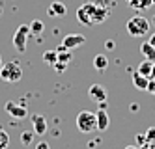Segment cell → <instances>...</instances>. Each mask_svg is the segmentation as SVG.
Masks as SVG:
<instances>
[{"label":"cell","instance_id":"1","mask_svg":"<svg viewBox=\"0 0 155 149\" xmlns=\"http://www.w3.org/2000/svg\"><path fill=\"white\" fill-rule=\"evenodd\" d=\"M125 28L129 32V36H133V37H144L150 32V21L146 17H142V15H135V17H131L127 21Z\"/></svg>","mask_w":155,"mask_h":149},{"label":"cell","instance_id":"2","mask_svg":"<svg viewBox=\"0 0 155 149\" xmlns=\"http://www.w3.org/2000/svg\"><path fill=\"white\" fill-rule=\"evenodd\" d=\"M77 129L84 134H90L97 129V119H95V114L90 110H82L77 114Z\"/></svg>","mask_w":155,"mask_h":149},{"label":"cell","instance_id":"3","mask_svg":"<svg viewBox=\"0 0 155 149\" xmlns=\"http://www.w3.org/2000/svg\"><path fill=\"white\" fill-rule=\"evenodd\" d=\"M0 78L4 82H12V84L19 82L23 78V69H21V65L17 62H6L0 67Z\"/></svg>","mask_w":155,"mask_h":149},{"label":"cell","instance_id":"4","mask_svg":"<svg viewBox=\"0 0 155 149\" xmlns=\"http://www.w3.org/2000/svg\"><path fill=\"white\" fill-rule=\"evenodd\" d=\"M28 36H30V28L28 24H21L15 34H13V47L19 52H25L26 50V43H28Z\"/></svg>","mask_w":155,"mask_h":149},{"label":"cell","instance_id":"5","mask_svg":"<svg viewBox=\"0 0 155 149\" xmlns=\"http://www.w3.org/2000/svg\"><path fill=\"white\" fill-rule=\"evenodd\" d=\"M4 110L12 116L13 119H25L26 116H28V108H26V105H17V102H13V101H8L6 105H4Z\"/></svg>","mask_w":155,"mask_h":149},{"label":"cell","instance_id":"6","mask_svg":"<svg viewBox=\"0 0 155 149\" xmlns=\"http://www.w3.org/2000/svg\"><path fill=\"white\" fill-rule=\"evenodd\" d=\"M94 2H84L79 9H77V21L82 22L86 26H92V11H94Z\"/></svg>","mask_w":155,"mask_h":149},{"label":"cell","instance_id":"7","mask_svg":"<svg viewBox=\"0 0 155 149\" xmlns=\"http://www.w3.org/2000/svg\"><path fill=\"white\" fill-rule=\"evenodd\" d=\"M32 131H34L36 136H45L49 131V123L47 119L41 116V114H34L32 116Z\"/></svg>","mask_w":155,"mask_h":149},{"label":"cell","instance_id":"8","mask_svg":"<svg viewBox=\"0 0 155 149\" xmlns=\"http://www.w3.org/2000/svg\"><path fill=\"white\" fill-rule=\"evenodd\" d=\"M84 43H86V37L82 36V34H69V36H65V37L62 39V43H60V45H64L65 49L73 50V49L82 47Z\"/></svg>","mask_w":155,"mask_h":149},{"label":"cell","instance_id":"9","mask_svg":"<svg viewBox=\"0 0 155 149\" xmlns=\"http://www.w3.org/2000/svg\"><path fill=\"white\" fill-rule=\"evenodd\" d=\"M88 95L95 102H107V97H108L105 86H101V84H92L90 89H88Z\"/></svg>","mask_w":155,"mask_h":149},{"label":"cell","instance_id":"10","mask_svg":"<svg viewBox=\"0 0 155 149\" xmlns=\"http://www.w3.org/2000/svg\"><path fill=\"white\" fill-rule=\"evenodd\" d=\"M108 15H110L108 8H105L101 4H95L94 6V11H92V24H101V22L107 21Z\"/></svg>","mask_w":155,"mask_h":149},{"label":"cell","instance_id":"11","mask_svg":"<svg viewBox=\"0 0 155 149\" xmlns=\"http://www.w3.org/2000/svg\"><path fill=\"white\" fill-rule=\"evenodd\" d=\"M47 13H49V17H65L68 8H65V4L60 2V0H54V2H51V6L47 8Z\"/></svg>","mask_w":155,"mask_h":149},{"label":"cell","instance_id":"12","mask_svg":"<svg viewBox=\"0 0 155 149\" xmlns=\"http://www.w3.org/2000/svg\"><path fill=\"white\" fill-rule=\"evenodd\" d=\"M95 119H97V131H107L110 125V118L108 114L105 112V108H99L95 112Z\"/></svg>","mask_w":155,"mask_h":149},{"label":"cell","instance_id":"13","mask_svg":"<svg viewBox=\"0 0 155 149\" xmlns=\"http://www.w3.org/2000/svg\"><path fill=\"white\" fill-rule=\"evenodd\" d=\"M148 76H144V75H140L138 71H135L133 73V84H135V88L137 89H140V91H146V88H148Z\"/></svg>","mask_w":155,"mask_h":149},{"label":"cell","instance_id":"14","mask_svg":"<svg viewBox=\"0 0 155 149\" xmlns=\"http://www.w3.org/2000/svg\"><path fill=\"white\" fill-rule=\"evenodd\" d=\"M127 4L137 11H144V9L153 6V0H127Z\"/></svg>","mask_w":155,"mask_h":149},{"label":"cell","instance_id":"15","mask_svg":"<svg viewBox=\"0 0 155 149\" xmlns=\"http://www.w3.org/2000/svg\"><path fill=\"white\" fill-rule=\"evenodd\" d=\"M140 52L144 54V58H146V60H150V62H155V47H153V45H151L150 41L142 43Z\"/></svg>","mask_w":155,"mask_h":149},{"label":"cell","instance_id":"16","mask_svg":"<svg viewBox=\"0 0 155 149\" xmlns=\"http://www.w3.org/2000/svg\"><path fill=\"white\" fill-rule=\"evenodd\" d=\"M94 67L97 71H105L107 67H108V60H107V56L105 54H97L95 58H94Z\"/></svg>","mask_w":155,"mask_h":149},{"label":"cell","instance_id":"17","mask_svg":"<svg viewBox=\"0 0 155 149\" xmlns=\"http://www.w3.org/2000/svg\"><path fill=\"white\" fill-rule=\"evenodd\" d=\"M28 28H30V34H32V36H41L43 30H45V24H43L41 21L36 19V21H32L30 24H28Z\"/></svg>","mask_w":155,"mask_h":149},{"label":"cell","instance_id":"18","mask_svg":"<svg viewBox=\"0 0 155 149\" xmlns=\"http://www.w3.org/2000/svg\"><path fill=\"white\" fill-rule=\"evenodd\" d=\"M151 67H153V62H150V60H142L137 71H138L140 75H144V76L150 78V76H151Z\"/></svg>","mask_w":155,"mask_h":149},{"label":"cell","instance_id":"19","mask_svg":"<svg viewBox=\"0 0 155 149\" xmlns=\"http://www.w3.org/2000/svg\"><path fill=\"white\" fill-rule=\"evenodd\" d=\"M43 62H45L47 65H54L58 62V52L56 50H45L43 52Z\"/></svg>","mask_w":155,"mask_h":149},{"label":"cell","instance_id":"20","mask_svg":"<svg viewBox=\"0 0 155 149\" xmlns=\"http://www.w3.org/2000/svg\"><path fill=\"white\" fill-rule=\"evenodd\" d=\"M71 60H73V54H71V50H69V49H65V50H60V52H58V63L68 65Z\"/></svg>","mask_w":155,"mask_h":149},{"label":"cell","instance_id":"21","mask_svg":"<svg viewBox=\"0 0 155 149\" xmlns=\"http://www.w3.org/2000/svg\"><path fill=\"white\" fill-rule=\"evenodd\" d=\"M8 145H9V134L6 129L0 127V149H8Z\"/></svg>","mask_w":155,"mask_h":149},{"label":"cell","instance_id":"22","mask_svg":"<svg viewBox=\"0 0 155 149\" xmlns=\"http://www.w3.org/2000/svg\"><path fill=\"white\" fill-rule=\"evenodd\" d=\"M34 131H25L23 134H21V142H23L25 145H30L32 144V140H34Z\"/></svg>","mask_w":155,"mask_h":149},{"label":"cell","instance_id":"23","mask_svg":"<svg viewBox=\"0 0 155 149\" xmlns=\"http://www.w3.org/2000/svg\"><path fill=\"white\" fill-rule=\"evenodd\" d=\"M144 136H146V142H155V127H150Z\"/></svg>","mask_w":155,"mask_h":149},{"label":"cell","instance_id":"24","mask_svg":"<svg viewBox=\"0 0 155 149\" xmlns=\"http://www.w3.org/2000/svg\"><path fill=\"white\" fill-rule=\"evenodd\" d=\"M146 91H148V93H151V95H155V78H150V80H148Z\"/></svg>","mask_w":155,"mask_h":149},{"label":"cell","instance_id":"25","mask_svg":"<svg viewBox=\"0 0 155 149\" xmlns=\"http://www.w3.org/2000/svg\"><path fill=\"white\" fill-rule=\"evenodd\" d=\"M138 149H155V142H146V144H142Z\"/></svg>","mask_w":155,"mask_h":149},{"label":"cell","instance_id":"26","mask_svg":"<svg viewBox=\"0 0 155 149\" xmlns=\"http://www.w3.org/2000/svg\"><path fill=\"white\" fill-rule=\"evenodd\" d=\"M114 47H116V43H114V41H112V39H108V41H107V43H105V49H108V50H112V49H114Z\"/></svg>","mask_w":155,"mask_h":149},{"label":"cell","instance_id":"27","mask_svg":"<svg viewBox=\"0 0 155 149\" xmlns=\"http://www.w3.org/2000/svg\"><path fill=\"white\" fill-rule=\"evenodd\" d=\"M36 149H51V145H49L47 142H39V144L36 145Z\"/></svg>","mask_w":155,"mask_h":149},{"label":"cell","instance_id":"28","mask_svg":"<svg viewBox=\"0 0 155 149\" xmlns=\"http://www.w3.org/2000/svg\"><path fill=\"white\" fill-rule=\"evenodd\" d=\"M137 142L142 145V144H146V136H144V134H137Z\"/></svg>","mask_w":155,"mask_h":149},{"label":"cell","instance_id":"29","mask_svg":"<svg viewBox=\"0 0 155 149\" xmlns=\"http://www.w3.org/2000/svg\"><path fill=\"white\" fill-rule=\"evenodd\" d=\"M150 43H151L153 47H155V34H151V37H150Z\"/></svg>","mask_w":155,"mask_h":149},{"label":"cell","instance_id":"30","mask_svg":"<svg viewBox=\"0 0 155 149\" xmlns=\"http://www.w3.org/2000/svg\"><path fill=\"white\" fill-rule=\"evenodd\" d=\"M150 78H155V62H153V67H151V76Z\"/></svg>","mask_w":155,"mask_h":149},{"label":"cell","instance_id":"31","mask_svg":"<svg viewBox=\"0 0 155 149\" xmlns=\"http://www.w3.org/2000/svg\"><path fill=\"white\" fill-rule=\"evenodd\" d=\"M125 149H138V145H127Z\"/></svg>","mask_w":155,"mask_h":149},{"label":"cell","instance_id":"32","mask_svg":"<svg viewBox=\"0 0 155 149\" xmlns=\"http://www.w3.org/2000/svg\"><path fill=\"white\" fill-rule=\"evenodd\" d=\"M2 63H4V62H2V56H0V67H2Z\"/></svg>","mask_w":155,"mask_h":149},{"label":"cell","instance_id":"33","mask_svg":"<svg viewBox=\"0 0 155 149\" xmlns=\"http://www.w3.org/2000/svg\"><path fill=\"white\" fill-rule=\"evenodd\" d=\"M0 15H2V4H0Z\"/></svg>","mask_w":155,"mask_h":149},{"label":"cell","instance_id":"34","mask_svg":"<svg viewBox=\"0 0 155 149\" xmlns=\"http://www.w3.org/2000/svg\"><path fill=\"white\" fill-rule=\"evenodd\" d=\"M153 24H155V17H153Z\"/></svg>","mask_w":155,"mask_h":149},{"label":"cell","instance_id":"35","mask_svg":"<svg viewBox=\"0 0 155 149\" xmlns=\"http://www.w3.org/2000/svg\"><path fill=\"white\" fill-rule=\"evenodd\" d=\"M153 4H155V0H153Z\"/></svg>","mask_w":155,"mask_h":149}]
</instances>
